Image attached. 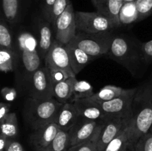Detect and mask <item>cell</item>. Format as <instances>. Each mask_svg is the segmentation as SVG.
<instances>
[{"instance_id":"6","label":"cell","mask_w":152,"mask_h":151,"mask_svg":"<svg viewBox=\"0 0 152 151\" xmlns=\"http://www.w3.org/2000/svg\"><path fill=\"white\" fill-rule=\"evenodd\" d=\"M75 19L77 30L86 33L109 32L116 28L108 17L97 11H75Z\"/></svg>"},{"instance_id":"24","label":"cell","mask_w":152,"mask_h":151,"mask_svg":"<svg viewBox=\"0 0 152 151\" xmlns=\"http://www.w3.org/2000/svg\"><path fill=\"white\" fill-rule=\"evenodd\" d=\"M94 94V88L90 83L76 78L73 85V96L70 102L73 103L79 99L91 98Z\"/></svg>"},{"instance_id":"35","label":"cell","mask_w":152,"mask_h":151,"mask_svg":"<svg viewBox=\"0 0 152 151\" xmlns=\"http://www.w3.org/2000/svg\"><path fill=\"white\" fill-rule=\"evenodd\" d=\"M141 49L146 65L152 63V40L141 43Z\"/></svg>"},{"instance_id":"29","label":"cell","mask_w":152,"mask_h":151,"mask_svg":"<svg viewBox=\"0 0 152 151\" xmlns=\"http://www.w3.org/2000/svg\"><path fill=\"white\" fill-rule=\"evenodd\" d=\"M104 122L105 121H103L101 124L96 133H95L94 136L91 139H89L87 142H83V143L74 145V146H71L68 150V151H98L97 141L102 127H103Z\"/></svg>"},{"instance_id":"14","label":"cell","mask_w":152,"mask_h":151,"mask_svg":"<svg viewBox=\"0 0 152 151\" xmlns=\"http://www.w3.org/2000/svg\"><path fill=\"white\" fill-rule=\"evenodd\" d=\"M73 104L82 118L97 121H106V115L101 105L90 98L79 99Z\"/></svg>"},{"instance_id":"10","label":"cell","mask_w":152,"mask_h":151,"mask_svg":"<svg viewBox=\"0 0 152 151\" xmlns=\"http://www.w3.org/2000/svg\"><path fill=\"white\" fill-rule=\"evenodd\" d=\"M44 64L48 69L62 70L67 73L70 77H76L70 65L69 56L65 45L57 40H53Z\"/></svg>"},{"instance_id":"11","label":"cell","mask_w":152,"mask_h":151,"mask_svg":"<svg viewBox=\"0 0 152 151\" xmlns=\"http://www.w3.org/2000/svg\"><path fill=\"white\" fill-rule=\"evenodd\" d=\"M103 121L86 119L80 116L77 122L69 130L71 146L87 142L91 139Z\"/></svg>"},{"instance_id":"9","label":"cell","mask_w":152,"mask_h":151,"mask_svg":"<svg viewBox=\"0 0 152 151\" xmlns=\"http://www.w3.org/2000/svg\"><path fill=\"white\" fill-rule=\"evenodd\" d=\"M53 26L55 30V39L65 45L72 41L77 30L72 2L56 19Z\"/></svg>"},{"instance_id":"38","label":"cell","mask_w":152,"mask_h":151,"mask_svg":"<svg viewBox=\"0 0 152 151\" xmlns=\"http://www.w3.org/2000/svg\"><path fill=\"white\" fill-rule=\"evenodd\" d=\"M10 105L7 103L1 102L0 103V122H2L7 115L10 113Z\"/></svg>"},{"instance_id":"12","label":"cell","mask_w":152,"mask_h":151,"mask_svg":"<svg viewBox=\"0 0 152 151\" xmlns=\"http://www.w3.org/2000/svg\"><path fill=\"white\" fill-rule=\"evenodd\" d=\"M131 119L120 118H108L105 121L97 141L98 151H104L108 144L117 137L128 125Z\"/></svg>"},{"instance_id":"33","label":"cell","mask_w":152,"mask_h":151,"mask_svg":"<svg viewBox=\"0 0 152 151\" xmlns=\"http://www.w3.org/2000/svg\"><path fill=\"white\" fill-rule=\"evenodd\" d=\"M50 72V78H51L52 82L57 83L60 81H65L67 78H69V76L65 71L59 69H48Z\"/></svg>"},{"instance_id":"25","label":"cell","mask_w":152,"mask_h":151,"mask_svg":"<svg viewBox=\"0 0 152 151\" xmlns=\"http://www.w3.org/2000/svg\"><path fill=\"white\" fill-rule=\"evenodd\" d=\"M120 25H130L133 22H138L139 14L137 8L136 1L132 2H124L120 12Z\"/></svg>"},{"instance_id":"42","label":"cell","mask_w":152,"mask_h":151,"mask_svg":"<svg viewBox=\"0 0 152 151\" xmlns=\"http://www.w3.org/2000/svg\"><path fill=\"white\" fill-rule=\"evenodd\" d=\"M151 129H152V126H151ZM151 129H150V130H151Z\"/></svg>"},{"instance_id":"37","label":"cell","mask_w":152,"mask_h":151,"mask_svg":"<svg viewBox=\"0 0 152 151\" xmlns=\"http://www.w3.org/2000/svg\"><path fill=\"white\" fill-rule=\"evenodd\" d=\"M5 151H26L19 142L15 139H9Z\"/></svg>"},{"instance_id":"4","label":"cell","mask_w":152,"mask_h":151,"mask_svg":"<svg viewBox=\"0 0 152 151\" xmlns=\"http://www.w3.org/2000/svg\"><path fill=\"white\" fill-rule=\"evenodd\" d=\"M62 105L55 98L45 100L29 98L24 108L25 121L34 130L55 122Z\"/></svg>"},{"instance_id":"34","label":"cell","mask_w":152,"mask_h":151,"mask_svg":"<svg viewBox=\"0 0 152 151\" xmlns=\"http://www.w3.org/2000/svg\"><path fill=\"white\" fill-rule=\"evenodd\" d=\"M56 0H42V13L45 19L49 22L51 15L52 10L54 6Z\"/></svg>"},{"instance_id":"21","label":"cell","mask_w":152,"mask_h":151,"mask_svg":"<svg viewBox=\"0 0 152 151\" xmlns=\"http://www.w3.org/2000/svg\"><path fill=\"white\" fill-rule=\"evenodd\" d=\"M21 0H1L2 15L10 25H14L20 15Z\"/></svg>"},{"instance_id":"2","label":"cell","mask_w":152,"mask_h":151,"mask_svg":"<svg viewBox=\"0 0 152 151\" xmlns=\"http://www.w3.org/2000/svg\"><path fill=\"white\" fill-rule=\"evenodd\" d=\"M111 59L123 65L134 76H138L146 65L141 49V43L124 35H114L111 47L107 53Z\"/></svg>"},{"instance_id":"15","label":"cell","mask_w":152,"mask_h":151,"mask_svg":"<svg viewBox=\"0 0 152 151\" xmlns=\"http://www.w3.org/2000/svg\"><path fill=\"white\" fill-rule=\"evenodd\" d=\"M80 118V113L74 104L72 102H66L62 105L55 122L60 130L69 131Z\"/></svg>"},{"instance_id":"27","label":"cell","mask_w":152,"mask_h":151,"mask_svg":"<svg viewBox=\"0 0 152 151\" xmlns=\"http://www.w3.org/2000/svg\"><path fill=\"white\" fill-rule=\"evenodd\" d=\"M70 147L69 131L60 130L49 146L42 151H68Z\"/></svg>"},{"instance_id":"23","label":"cell","mask_w":152,"mask_h":151,"mask_svg":"<svg viewBox=\"0 0 152 151\" xmlns=\"http://www.w3.org/2000/svg\"><path fill=\"white\" fill-rule=\"evenodd\" d=\"M126 89L115 85H106L102 87L99 92L94 93L90 98L96 102H105L111 101L124 93Z\"/></svg>"},{"instance_id":"20","label":"cell","mask_w":152,"mask_h":151,"mask_svg":"<svg viewBox=\"0 0 152 151\" xmlns=\"http://www.w3.org/2000/svg\"><path fill=\"white\" fill-rule=\"evenodd\" d=\"M76 77H69L65 81L53 83V97L60 103L65 104L71 102L73 96V85Z\"/></svg>"},{"instance_id":"41","label":"cell","mask_w":152,"mask_h":151,"mask_svg":"<svg viewBox=\"0 0 152 151\" xmlns=\"http://www.w3.org/2000/svg\"><path fill=\"white\" fill-rule=\"evenodd\" d=\"M124 2H132V1H136L137 0H123Z\"/></svg>"},{"instance_id":"7","label":"cell","mask_w":152,"mask_h":151,"mask_svg":"<svg viewBox=\"0 0 152 151\" xmlns=\"http://www.w3.org/2000/svg\"><path fill=\"white\" fill-rule=\"evenodd\" d=\"M136 90L137 87L126 89L121 96L112 100L105 102H98L106 115V120L112 118L131 119L132 100Z\"/></svg>"},{"instance_id":"22","label":"cell","mask_w":152,"mask_h":151,"mask_svg":"<svg viewBox=\"0 0 152 151\" xmlns=\"http://www.w3.org/2000/svg\"><path fill=\"white\" fill-rule=\"evenodd\" d=\"M17 67V55L15 50L0 48V70L7 73L13 72Z\"/></svg>"},{"instance_id":"17","label":"cell","mask_w":152,"mask_h":151,"mask_svg":"<svg viewBox=\"0 0 152 151\" xmlns=\"http://www.w3.org/2000/svg\"><path fill=\"white\" fill-rule=\"evenodd\" d=\"M123 4V0H98L96 10L98 13L108 17L117 28L120 26L119 16Z\"/></svg>"},{"instance_id":"16","label":"cell","mask_w":152,"mask_h":151,"mask_svg":"<svg viewBox=\"0 0 152 151\" xmlns=\"http://www.w3.org/2000/svg\"><path fill=\"white\" fill-rule=\"evenodd\" d=\"M136 142L132 136L130 122L105 147L104 151H134Z\"/></svg>"},{"instance_id":"39","label":"cell","mask_w":152,"mask_h":151,"mask_svg":"<svg viewBox=\"0 0 152 151\" xmlns=\"http://www.w3.org/2000/svg\"><path fill=\"white\" fill-rule=\"evenodd\" d=\"M9 139H7L6 136L1 134L0 135V151H5L6 150V146L8 142Z\"/></svg>"},{"instance_id":"30","label":"cell","mask_w":152,"mask_h":151,"mask_svg":"<svg viewBox=\"0 0 152 151\" xmlns=\"http://www.w3.org/2000/svg\"><path fill=\"white\" fill-rule=\"evenodd\" d=\"M137 8L139 14V21L152 15V0H137Z\"/></svg>"},{"instance_id":"8","label":"cell","mask_w":152,"mask_h":151,"mask_svg":"<svg viewBox=\"0 0 152 151\" xmlns=\"http://www.w3.org/2000/svg\"><path fill=\"white\" fill-rule=\"evenodd\" d=\"M29 96L36 100H45L53 97V82L45 65L36 70L29 80Z\"/></svg>"},{"instance_id":"19","label":"cell","mask_w":152,"mask_h":151,"mask_svg":"<svg viewBox=\"0 0 152 151\" xmlns=\"http://www.w3.org/2000/svg\"><path fill=\"white\" fill-rule=\"evenodd\" d=\"M50 25H52L45 18L39 22V47L44 63L46 56L50 51L54 40L53 39V34H52Z\"/></svg>"},{"instance_id":"36","label":"cell","mask_w":152,"mask_h":151,"mask_svg":"<svg viewBox=\"0 0 152 151\" xmlns=\"http://www.w3.org/2000/svg\"><path fill=\"white\" fill-rule=\"evenodd\" d=\"M1 93L4 99L7 102H13L17 96V92L14 88L9 87H4L1 89Z\"/></svg>"},{"instance_id":"5","label":"cell","mask_w":152,"mask_h":151,"mask_svg":"<svg viewBox=\"0 0 152 151\" xmlns=\"http://www.w3.org/2000/svg\"><path fill=\"white\" fill-rule=\"evenodd\" d=\"M114 36V34L110 32L86 33L79 31L69 44L96 59L108 53Z\"/></svg>"},{"instance_id":"28","label":"cell","mask_w":152,"mask_h":151,"mask_svg":"<svg viewBox=\"0 0 152 151\" xmlns=\"http://www.w3.org/2000/svg\"><path fill=\"white\" fill-rule=\"evenodd\" d=\"M0 48L15 50V43L11 31L3 15H1L0 19Z\"/></svg>"},{"instance_id":"13","label":"cell","mask_w":152,"mask_h":151,"mask_svg":"<svg viewBox=\"0 0 152 151\" xmlns=\"http://www.w3.org/2000/svg\"><path fill=\"white\" fill-rule=\"evenodd\" d=\"M60 130L56 122H52L34 130L30 136V142L36 151H42L49 146Z\"/></svg>"},{"instance_id":"3","label":"cell","mask_w":152,"mask_h":151,"mask_svg":"<svg viewBox=\"0 0 152 151\" xmlns=\"http://www.w3.org/2000/svg\"><path fill=\"white\" fill-rule=\"evenodd\" d=\"M15 49L17 55V67L20 64L22 77L25 81L29 82L32 74L43 66L38 38L28 31H22L16 37Z\"/></svg>"},{"instance_id":"18","label":"cell","mask_w":152,"mask_h":151,"mask_svg":"<svg viewBox=\"0 0 152 151\" xmlns=\"http://www.w3.org/2000/svg\"><path fill=\"white\" fill-rule=\"evenodd\" d=\"M65 47L69 56L70 65L71 69L76 76L92 60L95 59L90 56L81 49L71 45L70 44H65Z\"/></svg>"},{"instance_id":"26","label":"cell","mask_w":152,"mask_h":151,"mask_svg":"<svg viewBox=\"0 0 152 151\" xmlns=\"http://www.w3.org/2000/svg\"><path fill=\"white\" fill-rule=\"evenodd\" d=\"M1 123V133L9 139H16L19 133V124L15 113H10Z\"/></svg>"},{"instance_id":"1","label":"cell","mask_w":152,"mask_h":151,"mask_svg":"<svg viewBox=\"0 0 152 151\" xmlns=\"http://www.w3.org/2000/svg\"><path fill=\"white\" fill-rule=\"evenodd\" d=\"M152 126V77L137 87L132 105L130 127L134 142L150 131Z\"/></svg>"},{"instance_id":"32","label":"cell","mask_w":152,"mask_h":151,"mask_svg":"<svg viewBox=\"0 0 152 151\" xmlns=\"http://www.w3.org/2000/svg\"><path fill=\"white\" fill-rule=\"evenodd\" d=\"M134 151H152V133L149 131L140 138Z\"/></svg>"},{"instance_id":"40","label":"cell","mask_w":152,"mask_h":151,"mask_svg":"<svg viewBox=\"0 0 152 151\" xmlns=\"http://www.w3.org/2000/svg\"><path fill=\"white\" fill-rule=\"evenodd\" d=\"M91 1L92 2V4H93L94 7L96 8V7H97V4H98V0H91Z\"/></svg>"},{"instance_id":"31","label":"cell","mask_w":152,"mask_h":151,"mask_svg":"<svg viewBox=\"0 0 152 151\" xmlns=\"http://www.w3.org/2000/svg\"><path fill=\"white\" fill-rule=\"evenodd\" d=\"M70 3H71V0H56L49 20L52 25H53L56 19L62 14Z\"/></svg>"}]
</instances>
